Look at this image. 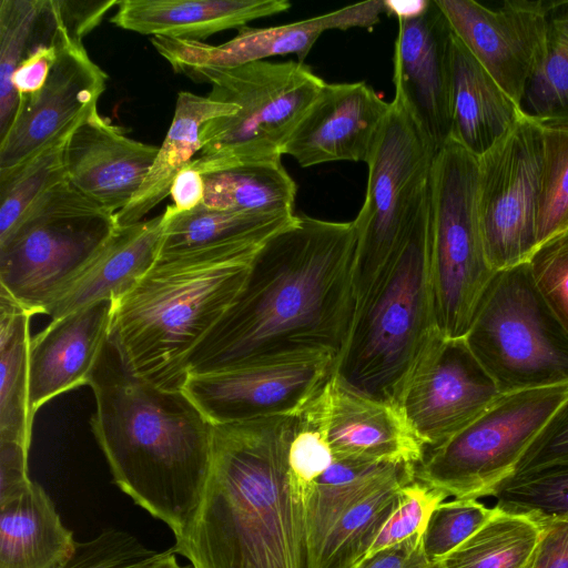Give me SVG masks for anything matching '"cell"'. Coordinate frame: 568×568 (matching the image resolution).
Masks as SVG:
<instances>
[{"label":"cell","mask_w":568,"mask_h":568,"mask_svg":"<svg viewBox=\"0 0 568 568\" xmlns=\"http://www.w3.org/2000/svg\"><path fill=\"white\" fill-rule=\"evenodd\" d=\"M352 222L296 214L255 255L233 304L187 358L190 374L329 356L351 332L356 295Z\"/></svg>","instance_id":"6da1fadb"},{"label":"cell","mask_w":568,"mask_h":568,"mask_svg":"<svg viewBox=\"0 0 568 568\" xmlns=\"http://www.w3.org/2000/svg\"><path fill=\"white\" fill-rule=\"evenodd\" d=\"M94 395L92 433L114 484L163 521L181 546L206 487L213 424L184 393L136 375L105 343L88 384Z\"/></svg>","instance_id":"7a4b0ae2"},{"label":"cell","mask_w":568,"mask_h":568,"mask_svg":"<svg viewBox=\"0 0 568 568\" xmlns=\"http://www.w3.org/2000/svg\"><path fill=\"white\" fill-rule=\"evenodd\" d=\"M296 417L213 425L203 499L173 547L193 568H308L306 503L288 469Z\"/></svg>","instance_id":"3957f363"},{"label":"cell","mask_w":568,"mask_h":568,"mask_svg":"<svg viewBox=\"0 0 568 568\" xmlns=\"http://www.w3.org/2000/svg\"><path fill=\"white\" fill-rule=\"evenodd\" d=\"M265 243L158 257L128 294L113 301L110 339L126 365L158 387L182 390L190 354L233 304Z\"/></svg>","instance_id":"277c9868"},{"label":"cell","mask_w":568,"mask_h":568,"mask_svg":"<svg viewBox=\"0 0 568 568\" xmlns=\"http://www.w3.org/2000/svg\"><path fill=\"white\" fill-rule=\"evenodd\" d=\"M436 331L429 187L402 245L357 300L334 375L357 393L397 405L414 365Z\"/></svg>","instance_id":"5b68a950"},{"label":"cell","mask_w":568,"mask_h":568,"mask_svg":"<svg viewBox=\"0 0 568 568\" xmlns=\"http://www.w3.org/2000/svg\"><path fill=\"white\" fill-rule=\"evenodd\" d=\"M182 74L209 84L211 99L239 106L236 113L201 129V150L187 165L202 175L281 162L287 140L326 84L297 60L199 68Z\"/></svg>","instance_id":"8992f818"},{"label":"cell","mask_w":568,"mask_h":568,"mask_svg":"<svg viewBox=\"0 0 568 568\" xmlns=\"http://www.w3.org/2000/svg\"><path fill=\"white\" fill-rule=\"evenodd\" d=\"M118 227L68 179L41 194L0 240V287L32 316L78 276Z\"/></svg>","instance_id":"52a82bcc"},{"label":"cell","mask_w":568,"mask_h":568,"mask_svg":"<svg viewBox=\"0 0 568 568\" xmlns=\"http://www.w3.org/2000/svg\"><path fill=\"white\" fill-rule=\"evenodd\" d=\"M464 339L501 394L568 384V332L527 261L495 273Z\"/></svg>","instance_id":"ba28073f"},{"label":"cell","mask_w":568,"mask_h":568,"mask_svg":"<svg viewBox=\"0 0 568 568\" xmlns=\"http://www.w3.org/2000/svg\"><path fill=\"white\" fill-rule=\"evenodd\" d=\"M478 158L449 140L430 175V265L435 322L447 338H464L497 271L478 214Z\"/></svg>","instance_id":"9c48e42d"},{"label":"cell","mask_w":568,"mask_h":568,"mask_svg":"<svg viewBox=\"0 0 568 568\" xmlns=\"http://www.w3.org/2000/svg\"><path fill=\"white\" fill-rule=\"evenodd\" d=\"M568 396V384L501 394L459 433L425 448L415 479L455 498L493 496Z\"/></svg>","instance_id":"30bf717a"},{"label":"cell","mask_w":568,"mask_h":568,"mask_svg":"<svg viewBox=\"0 0 568 568\" xmlns=\"http://www.w3.org/2000/svg\"><path fill=\"white\" fill-rule=\"evenodd\" d=\"M435 154L405 110L392 101L379 138L366 162L364 203L353 221L356 232V302L397 252L430 187Z\"/></svg>","instance_id":"8fae6325"},{"label":"cell","mask_w":568,"mask_h":568,"mask_svg":"<svg viewBox=\"0 0 568 568\" xmlns=\"http://www.w3.org/2000/svg\"><path fill=\"white\" fill-rule=\"evenodd\" d=\"M541 126L524 114L478 158V214L495 271L526 262L537 247Z\"/></svg>","instance_id":"7c38bea8"},{"label":"cell","mask_w":568,"mask_h":568,"mask_svg":"<svg viewBox=\"0 0 568 568\" xmlns=\"http://www.w3.org/2000/svg\"><path fill=\"white\" fill-rule=\"evenodd\" d=\"M464 338L436 331L419 355L397 406L425 448L446 442L499 396Z\"/></svg>","instance_id":"4fadbf2b"},{"label":"cell","mask_w":568,"mask_h":568,"mask_svg":"<svg viewBox=\"0 0 568 568\" xmlns=\"http://www.w3.org/2000/svg\"><path fill=\"white\" fill-rule=\"evenodd\" d=\"M394 45L395 100L436 155L449 141L454 32L436 0L397 8Z\"/></svg>","instance_id":"5bb4252c"},{"label":"cell","mask_w":568,"mask_h":568,"mask_svg":"<svg viewBox=\"0 0 568 568\" xmlns=\"http://www.w3.org/2000/svg\"><path fill=\"white\" fill-rule=\"evenodd\" d=\"M457 39L519 106L545 55L549 2L436 0Z\"/></svg>","instance_id":"9a60e30c"},{"label":"cell","mask_w":568,"mask_h":568,"mask_svg":"<svg viewBox=\"0 0 568 568\" xmlns=\"http://www.w3.org/2000/svg\"><path fill=\"white\" fill-rule=\"evenodd\" d=\"M321 356L209 374H190L184 393L213 424L298 415L334 375Z\"/></svg>","instance_id":"2e32d148"},{"label":"cell","mask_w":568,"mask_h":568,"mask_svg":"<svg viewBox=\"0 0 568 568\" xmlns=\"http://www.w3.org/2000/svg\"><path fill=\"white\" fill-rule=\"evenodd\" d=\"M106 73L73 40L62 23L58 57L43 88L19 99L14 118L0 138V171L26 161L71 132L93 109L106 87Z\"/></svg>","instance_id":"e0dca14e"},{"label":"cell","mask_w":568,"mask_h":568,"mask_svg":"<svg viewBox=\"0 0 568 568\" xmlns=\"http://www.w3.org/2000/svg\"><path fill=\"white\" fill-rule=\"evenodd\" d=\"M392 102L365 82L326 83L287 140L283 155L302 168L367 162Z\"/></svg>","instance_id":"ac0fdd59"},{"label":"cell","mask_w":568,"mask_h":568,"mask_svg":"<svg viewBox=\"0 0 568 568\" xmlns=\"http://www.w3.org/2000/svg\"><path fill=\"white\" fill-rule=\"evenodd\" d=\"M158 152V146L129 138L95 108L67 141V179L82 194L115 214L138 192Z\"/></svg>","instance_id":"d6986e66"},{"label":"cell","mask_w":568,"mask_h":568,"mask_svg":"<svg viewBox=\"0 0 568 568\" xmlns=\"http://www.w3.org/2000/svg\"><path fill=\"white\" fill-rule=\"evenodd\" d=\"M113 301H100L50 324L30 339L29 414L58 395L88 385L110 337Z\"/></svg>","instance_id":"ffe728a7"},{"label":"cell","mask_w":568,"mask_h":568,"mask_svg":"<svg viewBox=\"0 0 568 568\" xmlns=\"http://www.w3.org/2000/svg\"><path fill=\"white\" fill-rule=\"evenodd\" d=\"M325 434L336 459L417 464L425 452L399 407L357 393L333 375L324 386Z\"/></svg>","instance_id":"44dd1931"},{"label":"cell","mask_w":568,"mask_h":568,"mask_svg":"<svg viewBox=\"0 0 568 568\" xmlns=\"http://www.w3.org/2000/svg\"><path fill=\"white\" fill-rule=\"evenodd\" d=\"M164 232L163 213L118 226L78 276L50 304L55 320L100 301L128 294L156 262Z\"/></svg>","instance_id":"7402d4cb"},{"label":"cell","mask_w":568,"mask_h":568,"mask_svg":"<svg viewBox=\"0 0 568 568\" xmlns=\"http://www.w3.org/2000/svg\"><path fill=\"white\" fill-rule=\"evenodd\" d=\"M290 8L286 0H121L110 21L144 36L203 42Z\"/></svg>","instance_id":"603a6c76"},{"label":"cell","mask_w":568,"mask_h":568,"mask_svg":"<svg viewBox=\"0 0 568 568\" xmlns=\"http://www.w3.org/2000/svg\"><path fill=\"white\" fill-rule=\"evenodd\" d=\"M521 115L515 101L454 34L449 140L479 158Z\"/></svg>","instance_id":"cb8c5ba5"},{"label":"cell","mask_w":568,"mask_h":568,"mask_svg":"<svg viewBox=\"0 0 568 568\" xmlns=\"http://www.w3.org/2000/svg\"><path fill=\"white\" fill-rule=\"evenodd\" d=\"M326 31L322 16L267 28L243 27L219 45L201 41L152 37L158 53L176 73L190 69H230L275 55L296 54L303 62L320 36Z\"/></svg>","instance_id":"d4e9b609"},{"label":"cell","mask_w":568,"mask_h":568,"mask_svg":"<svg viewBox=\"0 0 568 568\" xmlns=\"http://www.w3.org/2000/svg\"><path fill=\"white\" fill-rule=\"evenodd\" d=\"M239 111L233 103L220 102L189 91L178 94L173 120L159 148L146 178L130 202L118 213V226L143 221V217L170 194L178 174L201 150L200 132L209 121Z\"/></svg>","instance_id":"484cf974"},{"label":"cell","mask_w":568,"mask_h":568,"mask_svg":"<svg viewBox=\"0 0 568 568\" xmlns=\"http://www.w3.org/2000/svg\"><path fill=\"white\" fill-rule=\"evenodd\" d=\"M75 542L38 483L0 504V568H57Z\"/></svg>","instance_id":"4316f807"},{"label":"cell","mask_w":568,"mask_h":568,"mask_svg":"<svg viewBox=\"0 0 568 568\" xmlns=\"http://www.w3.org/2000/svg\"><path fill=\"white\" fill-rule=\"evenodd\" d=\"M413 463H364L334 458L314 481L306 500L308 561L327 532L353 506L377 488L415 474Z\"/></svg>","instance_id":"83f0119b"},{"label":"cell","mask_w":568,"mask_h":568,"mask_svg":"<svg viewBox=\"0 0 568 568\" xmlns=\"http://www.w3.org/2000/svg\"><path fill=\"white\" fill-rule=\"evenodd\" d=\"M163 219L159 257L226 243H265L293 224L296 214L222 211L201 204L186 212L168 205Z\"/></svg>","instance_id":"f1b7e54d"},{"label":"cell","mask_w":568,"mask_h":568,"mask_svg":"<svg viewBox=\"0 0 568 568\" xmlns=\"http://www.w3.org/2000/svg\"><path fill=\"white\" fill-rule=\"evenodd\" d=\"M31 314L0 287V442L30 448L29 322Z\"/></svg>","instance_id":"f546056e"},{"label":"cell","mask_w":568,"mask_h":568,"mask_svg":"<svg viewBox=\"0 0 568 568\" xmlns=\"http://www.w3.org/2000/svg\"><path fill=\"white\" fill-rule=\"evenodd\" d=\"M57 0L0 1V138L11 124L19 103L12 75L40 44H52L60 28Z\"/></svg>","instance_id":"4dcf8cb0"},{"label":"cell","mask_w":568,"mask_h":568,"mask_svg":"<svg viewBox=\"0 0 568 568\" xmlns=\"http://www.w3.org/2000/svg\"><path fill=\"white\" fill-rule=\"evenodd\" d=\"M203 205L240 212H294L297 186L281 162L251 164L204 175Z\"/></svg>","instance_id":"1f68e13d"},{"label":"cell","mask_w":568,"mask_h":568,"mask_svg":"<svg viewBox=\"0 0 568 568\" xmlns=\"http://www.w3.org/2000/svg\"><path fill=\"white\" fill-rule=\"evenodd\" d=\"M541 531L539 521L496 508L484 526L437 565L439 568H531Z\"/></svg>","instance_id":"d6a6232c"},{"label":"cell","mask_w":568,"mask_h":568,"mask_svg":"<svg viewBox=\"0 0 568 568\" xmlns=\"http://www.w3.org/2000/svg\"><path fill=\"white\" fill-rule=\"evenodd\" d=\"M415 474L397 478L368 494L331 528L308 568H351L362 560L394 511L402 489Z\"/></svg>","instance_id":"836d02e7"},{"label":"cell","mask_w":568,"mask_h":568,"mask_svg":"<svg viewBox=\"0 0 568 568\" xmlns=\"http://www.w3.org/2000/svg\"><path fill=\"white\" fill-rule=\"evenodd\" d=\"M547 47L525 88L519 109L540 126H568V16L564 1L549 2Z\"/></svg>","instance_id":"e575fe53"},{"label":"cell","mask_w":568,"mask_h":568,"mask_svg":"<svg viewBox=\"0 0 568 568\" xmlns=\"http://www.w3.org/2000/svg\"><path fill=\"white\" fill-rule=\"evenodd\" d=\"M71 132L18 165L0 171V240L41 194L67 180L65 145Z\"/></svg>","instance_id":"d590c367"},{"label":"cell","mask_w":568,"mask_h":568,"mask_svg":"<svg viewBox=\"0 0 568 568\" xmlns=\"http://www.w3.org/2000/svg\"><path fill=\"white\" fill-rule=\"evenodd\" d=\"M495 507L539 523L568 521V463L511 475L495 490Z\"/></svg>","instance_id":"8d00e7d4"},{"label":"cell","mask_w":568,"mask_h":568,"mask_svg":"<svg viewBox=\"0 0 568 568\" xmlns=\"http://www.w3.org/2000/svg\"><path fill=\"white\" fill-rule=\"evenodd\" d=\"M537 246L568 230V126H541Z\"/></svg>","instance_id":"74e56055"},{"label":"cell","mask_w":568,"mask_h":568,"mask_svg":"<svg viewBox=\"0 0 568 568\" xmlns=\"http://www.w3.org/2000/svg\"><path fill=\"white\" fill-rule=\"evenodd\" d=\"M477 499L440 503L432 513L422 535L427 562H437L475 534L495 514Z\"/></svg>","instance_id":"f35d334b"},{"label":"cell","mask_w":568,"mask_h":568,"mask_svg":"<svg viewBox=\"0 0 568 568\" xmlns=\"http://www.w3.org/2000/svg\"><path fill=\"white\" fill-rule=\"evenodd\" d=\"M161 555L133 535L108 528L92 539L77 541L72 554L57 568H149Z\"/></svg>","instance_id":"ab89813d"},{"label":"cell","mask_w":568,"mask_h":568,"mask_svg":"<svg viewBox=\"0 0 568 568\" xmlns=\"http://www.w3.org/2000/svg\"><path fill=\"white\" fill-rule=\"evenodd\" d=\"M446 497L445 493L417 480L406 485L400 491L394 511L379 530L364 558L413 536L423 535L433 510Z\"/></svg>","instance_id":"60d3db41"},{"label":"cell","mask_w":568,"mask_h":568,"mask_svg":"<svg viewBox=\"0 0 568 568\" xmlns=\"http://www.w3.org/2000/svg\"><path fill=\"white\" fill-rule=\"evenodd\" d=\"M527 263L538 292L568 332V230L538 245Z\"/></svg>","instance_id":"b9f144b4"},{"label":"cell","mask_w":568,"mask_h":568,"mask_svg":"<svg viewBox=\"0 0 568 568\" xmlns=\"http://www.w3.org/2000/svg\"><path fill=\"white\" fill-rule=\"evenodd\" d=\"M562 463H568V396L527 448L513 475Z\"/></svg>","instance_id":"7bdbcfd3"},{"label":"cell","mask_w":568,"mask_h":568,"mask_svg":"<svg viewBox=\"0 0 568 568\" xmlns=\"http://www.w3.org/2000/svg\"><path fill=\"white\" fill-rule=\"evenodd\" d=\"M57 57L58 36L52 44L38 45L21 61L12 75L19 99L32 97L43 88Z\"/></svg>","instance_id":"ee69618b"},{"label":"cell","mask_w":568,"mask_h":568,"mask_svg":"<svg viewBox=\"0 0 568 568\" xmlns=\"http://www.w3.org/2000/svg\"><path fill=\"white\" fill-rule=\"evenodd\" d=\"M118 3V0H58V8L62 26L68 34L73 40L82 42L83 38L100 24L106 12Z\"/></svg>","instance_id":"f6af8a7d"},{"label":"cell","mask_w":568,"mask_h":568,"mask_svg":"<svg viewBox=\"0 0 568 568\" xmlns=\"http://www.w3.org/2000/svg\"><path fill=\"white\" fill-rule=\"evenodd\" d=\"M29 449L13 442H0V504L22 494L32 483L28 474Z\"/></svg>","instance_id":"bcb514c9"},{"label":"cell","mask_w":568,"mask_h":568,"mask_svg":"<svg viewBox=\"0 0 568 568\" xmlns=\"http://www.w3.org/2000/svg\"><path fill=\"white\" fill-rule=\"evenodd\" d=\"M540 524L542 531L531 568H568V521Z\"/></svg>","instance_id":"7dc6e473"},{"label":"cell","mask_w":568,"mask_h":568,"mask_svg":"<svg viewBox=\"0 0 568 568\" xmlns=\"http://www.w3.org/2000/svg\"><path fill=\"white\" fill-rule=\"evenodd\" d=\"M422 535L382 549L351 568H417L427 562L422 550Z\"/></svg>","instance_id":"c3c4849f"},{"label":"cell","mask_w":568,"mask_h":568,"mask_svg":"<svg viewBox=\"0 0 568 568\" xmlns=\"http://www.w3.org/2000/svg\"><path fill=\"white\" fill-rule=\"evenodd\" d=\"M386 12H389V1L374 0L347 6L322 17L326 30L368 29L379 22V17Z\"/></svg>","instance_id":"681fc988"},{"label":"cell","mask_w":568,"mask_h":568,"mask_svg":"<svg viewBox=\"0 0 568 568\" xmlns=\"http://www.w3.org/2000/svg\"><path fill=\"white\" fill-rule=\"evenodd\" d=\"M205 193L204 175L186 165L175 178L170 195L178 212L191 211L203 203Z\"/></svg>","instance_id":"f907efd6"},{"label":"cell","mask_w":568,"mask_h":568,"mask_svg":"<svg viewBox=\"0 0 568 568\" xmlns=\"http://www.w3.org/2000/svg\"><path fill=\"white\" fill-rule=\"evenodd\" d=\"M175 550L172 547L165 551H162L161 557L149 568H185L180 565L175 557Z\"/></svg>","instance_id":"816d5d0a"},{"label":"cell","mask_w":568,"mask_h":568,"mask_svg":"<svg viewBox=\"0 0 568 568\" xmlns=\"http://www.w3.org/2000/svg\"><path fill=\"white\" fill-rule=\"evenodd\" d=\"M417 568H439L437 562H425Z\"/></svg>","instance_id":"f5cc1de1"}]
</instances>
